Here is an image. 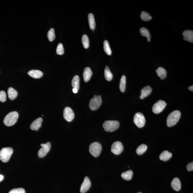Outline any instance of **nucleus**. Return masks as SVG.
I'll use <instances>...</instances> for the list:
<instances>
[{
    "instance_id": "f257e3e1",
    "label": "nucleus",
    "mask_w": 193,
    "mask_h": 193,
    "mask_svg": "<svg viewBox=\"0 0 193 193\" xmlns=\"http://www.w3.org/2000/svg\"><path fill=\"white\" fill-rule=\"evenodd\" d=\"M181 116V113L179 111H173L168 116L167 119V125L168 127H171L176 125L179 121Z\"/></svg>"
},
{
    "instance_id": "f03ea898",
    "label": "nucleus",
    "mask_w": 193,
    "mask_h": 193,
    "mask_svg": "<svg viewBox=\"0 0 193 193\" xmlns=\"http://www.w3.org/2000/svg\"><path fill=\"white\" fill-rule=\"evenodd\" d=\"M18 117L19 114L16 111L10 112L5 117L3 123L6 126H11L17 122Z\"/></svg>"
},
{
    "instance_id": "7ed1b4c3",
    "label": "nucleus",
    "mask_w": 193,
    "mask_h": 193,
    "mask_svg": "<svg viewBox=\"0 0 193 193\" xmlns=\"http://www.w3.org/2000/svg\"><path fill=\"white\" fill-rule=\"evenodd\" d=\"M119 125L118 121H106L103 123V127L106 131L112 132L118 128Z\"/></svg>"
},
{
    "instance_id": "20e7f679",
    "label": "nucleus",
    "mask_w": 193,
    "mask_h": 193,
    "mask_svg": "<svg viewBox=\"0 0 193 193\" xmlns=\"http://www.w3.org/2000/svg\"><path fill=\"white\" fill-rule=\"evenodd\" d=\"M13 153L11 148H6L1 149L0 151V160L3 162H6L10 159Z\"/></svg>"
},
{
    "instance_id": "39448f33",
    "label": "nucleus",
    "mask_w": 193,
    "mask_h": 193,
    "mask_svg": "<svg viewBox=\"0 0 193 193\" xmlns=\"http://www.w3.org/2000/svg\"><path fill=\"white\" fill-rule=\"evenodd\" d=\"M102 147L100 143L94 142L91 143L89 146V152L92 156L97 158L99 156L102 151Z\"/></svg>"
},
{
    "instance_id": "423d86ee",
    "label": "nucleus",
    "mask_w": 193,
    "mask_h": 193,
    "mask_svg": "<svg viewBox=\"0 0 193 193\" xmlns=\"http://www.w3.org/2000/svg\"><path fill=\"white\" fill-rule=\"evenodd\" d=\"M102 98L100 96L95 95L91 99L89 104L90 109L92 111H95L100 107L102 104Z\"/></svg>"
},
{
    "instance_id": "0eeeda50",
    "label": "nucleus",
    "mask_w": 193,
    "mask_h": 193,
    "mask_svg": "<svg viewBox=\"0 0 193 193\" xmlns=\"http://www.w3.org/2000/svg\"><path fill=\"white\" fill-rule=\"evenodd\" d=\"M134 122L138 128L143 127L145 124V119L143 114L140 112L136 114L134 116Z\"/></svg>"
},
{
    "instance_id": "6e6552de",
    "label": "nucleus",
    "mask_w": 193,
    "mask_h": 193,
    "mask_svg": "<svg viewBox=\"0 0 193 193\" xmlns=\"http://www.w3.org/2000/svg\"><path fill=\"white\" fill-rule=\"evenodd\" d=\"M166 105V103L164 101L160 100L154 104L153 107V111L155 114H158L161 113L164 109Z\"/></svg>"
},
{
    "instance_id": "1a4fd4ad",
    "label": "nucleus",
    "mask_w": 193,
    "mask_h": 193,
    "mask_svg": "<svg viewBox=\"0 0 193 193\" xmlns=\"http://www.w3.org/2000/svg\"><path fill=\"white\" fill-rule=\"evenodd\" d=\"M123 145L120 141L114 142L111 146V151L116 155H119L123 151Z\"/></svg>"
},
{
    "instance_id": "9d476101",
    "label": "nucleus",
    "mask_w": 193,
    "mask_h": 193,
    "mask_svg": "<svg viewBox=\"0 0 193 193\" xmlns=\"http://www.w3.org/2000/svg\"><path fill=\"white\" fill-rule=\"evenodd\" d=\"M41 146L42 148L39 150L38 156L40 158H42L45 157L50 151L51 148V144L50 142H47L45 144H41Z\"/></svg>"
},
{
    "instance_id": "9b49d317",
    "label": "nucleus",
    "mask_w": 193,
    "mask_h": 193,
    "mask_svg": "<svg viewBox=\"0 0 193 193\" xmlns=\"http://www.w3.org/2000/svg\"><path fill=\"white\" fill-rule=\"evenodd\" d=\"M63 117L67 121H72L75 117L74 113L72 109L70 107H65L63 111Z\"/></svg>"
},
{
    "instance_id": "f8f14e48",
    "label": "nucleus",
    "mask_w": 193,
    "mask_h": 193,
    "mask_svg": "<svg viewBox=\"0 0 193 193\" xmlns=\"http://www.w3.org/2000/svg\"><path fill=\"white\" fill-rule=\"evenodd\" d=\"M91 182L89 178L87 176L85 177L84 181L82 184L80 192L81 193H85L87 192L91 187Z\"/></svg>"
},
{
    "instance_id": "ddd939ff",
    "label": "nucleus",
    "mask_w": 193,
    "mask_h": 193,
    "mask_svg": "<svg viewBox=\"0 0 193 193\" xmlns=\"http://www.w3.org/2000/svg\"><path fill=\"white\" fill-rule=\"evenodd\" d=\"M42 121H43V119L41 117H39L35 119L31 124V129L33 130H38L39 128L41 126Z\"/></svg>"
},
{
    "instance_id": "4468645a",
    "label": "nucleus",
    "mask_w": 193,
    "mask_h": 193,
    "mask_svg": "<svg viewBox=\"0 0 193 193\" xmlns=\"http://www.w3.org/2000/svg\"><path fill=\"white\" fill-rule=\"evenodd\" d=\"M152 92V88L150 86L145 87L141 90V94L140 96V99H142L149 96Z\"/></svg>"
},
{
    "instance_id": "2eb2a0df",
    "label": "nucleus",
    "mask_w": 193,
    "mask_h": 193,
    "mask_svg": "<svg viewBox=\"0 0 193 193\" xmlns=\"http://www.w3.org/2000/svg\"><path fill=\"white\" fill-rule=\"evenodd\" d=\"M183 35L184 40L193 43V31L191 30H186L183 33Z\"/></svg>"
},
{
    "instance_id": "dca6fc26",
    "label": "nucleus",
    "mask_w": 193,
    "mask_h": 193,
    "mask_svg": "<svg viewBox=\"0 0 193 193\" xmlns=\"http://www.w3.org/2000/svg\"><path fill=\"white\" fill-rule=\"evenodd\" d=\"M92 75V72L90 68L89 67L85 68L83 73V77L85 82H88L90 79Z\"/></svg>"
},
{
    "instance_id": "f3484780",
    "label": "nucleus",
    "mask_w": 193,
    "mask_h": 193,
    "mask_svg": "<svg viewBox=\"0 0 193 193\" xmlns=\"http://www.w3.org/2000/svg\"><path fill=\"white\" fill-rule=\"evenodd\" d=\"M171 186L173 189L179 191L181 189V183L179 178L176 177L172 180L171 182Z\"/></svg>"
},
{
    "instance_id": "a211bd4d",
    "label": "nucleus",
    "mask_w": 193,
    "mask_h": 193,
    "mask_svg": "<svg viewBox=\"0 0 193 193\" xmlns=\"http://www.w3.org/2000/svg\"><path fill=\"white\" fill-rule=\"evenodd\" d=\"M29 76L32 77L36 78H40L42 77L43 75L42 72L38 70H32L29 71L28 73Z\"/></svg>"
},
{
    "instance_id": "6ab92c4d",
    "label": "nucleus",
    "mask_w": 193,
    "mask_h": 193,
    "mask_svg": "<svg viewBox=\"0 0 193 193\" xmlns=\"http://www.w3.org/2000/svg\"><path fill=\"white\" fill-rule=\"evenodd\" d=\"M172 157V154L171 153H170L167 150H165L160 155V159L162 161H166L170 159Z\"/></svg>"
},
{
    "instance_id": "aec40b11",
    "label": "nucleus",
    "mask_w": 193,
    "mask_h": 193,
    "mask_svg": "<svg viewBox=\"0 0 193 193\" xmlns=\"http://www.w3.org/2000/svg\"><path fill=\"white\" fill-rule=\"evenodd\" d=\"M156 72L157 75L162 80L166 78L167 73L165 68L159 67L156 70Z\"/></svg>"
},
{
    "instance_id": "412c9836",
    "label": "nucleus",
    "mask_w": 193,
    "mask_h": 193,
    "mask_svg": "<svg viewBox=\"0 0 193 193\" xmlns=\"http://www.w3.org/2000/svg\"><path fill=\"white\" fill-rule=\"evenodd\" d=\"M88 19L90 28L92 30H94L96 28V23L94 15L92 13H89L88 14Z\"/></svg>"
},
{
    "instance_id": "4be33fe9",
    "label": "nucleus",
    "mask_w": 193,
    "mask_h": 193,
    "mask_svg": "<svg viewBox=\"0 0 193 193\" xmlns=\"http://www.w3.org/2000/svg\"><path fill=\"white\" fill-rule=\"evenodd\" d=\"M8 94L9 99L11 100H13L17 97L18 92L13 88L9 87L8 89Z\"/></svg>"
},
{
    "instance_id": "5701e85b",
    "label": "nucleus",
    "mask_w": 193,
    "mask_h": 193,
    "mask_svg": "<svg viewBox=\"0 0 193 193\" xmlns=\"http://www.w3.org/2000/svg\"><path fill=\"white\" fill-rule=\"evenodd\" d=\"M140 31L142 36L146 37L148 41L150 42L151 37L149 31L148 29L144 27H142L140 29Z\"/></svg>"
},
{
    "instance_id": "b1692460",
    "label": "nucleus",
    "mask_w": 193,
    "mask_h": 193,
    "mask_svg": "<svg viewBox=\"0 0 193 193\" xmlns=\"http://www.w3.org/2000/svg\"><path fill=\"white\" fill-rule=\"evenodd\" d=\"M133 176V172L131 170L122 173L121 176L123 179L129 181L131 180Z\"/></svg>"
},
{
    "instance_id": "393cba45",
    "label": "nucleus",
    "mask_w": 193,
    "mask_h": 193,
    "mask_svg": "<svg viewBox=\"0 0 193 193\" xmlns=\"http://www.w3.org/2000/svg\"><path fill=\"white\" fill-rule=\"evenodd\" d=\"M104 77H105L106 79L109 81H111L113 77L109 67L107 66L105 67V70H104Z\"/></svg>"
},
{
    "instance_id": "a878e982",
    "label": "nucleus",
    "mask_w": 193,
    "mask_h": 193,
    "mask_svg": "<svg viewBox=\"0 0 193 193\" xmlns=\"http://www.w3.org/2000/svg\"><path fill=\"white\" fill-rule=\"evenodd\" d=\"M72 86L73 88H77L78 90L79 88V78L78 75L73 77L72 81Z\"/></svg>"
},
{
    "instance_id": "bb28decb",
    "label": "nucleus",
    "mask_w": 193,
    "mask_h": 193,
    "mask_svg": "<svg viewBox=\"0 0 193 193\" xmlns=\"http://www.w3.org/2000/svg\"><path fill=\"white\" fill-rule=\"evenodd\" d=\"M148 146L145 144H142L137 148L136 150V153L138 155H142L146 151Z\"/></svg>"
},
{
    "instance_id": "cd10ccee",
    "label": "nucleus",
    "mask_w": 193,
    "mask_h": 193,
    "mask_svg": "<svg viewBox=\"0 0 193 193\" xmlns=\"http://www.w3.org/2000/svg\"><path fill=\"white\" fill-rule=\"evenodd\" d=\"M140 18L142 20L147 22L151 20L152 17L150 14L145 11H142L140 14Z\"/></svg>"
},
{
    "instance_id": "c85d7f7f",
    "label": "nucleus",
    "mask_w": 193,
    "mask_h": 193,
    "mask_svg": "<svg viewBox=\"0 0 193 193\" xmlns=\"http://www.w3.org/2000/svg\"><path fill=\"white\" fill-rule=\"evenodd\" d=\"M104 52L107 55H111L112 54L110 46H109V42L107 40L104 41Z\"/></svg>"
},
{
    "instance_id": "c756f323",
    "label": "nucleus",
    "mask_w": 193,
    "mask_h": 193,
    "mask_svg": "<svg viewBox=\"0 0 193 193\" xmlns=\"http://www.w3.org/2000/svg\"><path fill=\"white\" fill-rule=\"evenodd\" d=\"M126 85V77L124 75L122 76L120 80V91L122 92H124L125 91Z\"/></svg>"
},
{
    "instance_id": "7c9ffc66",
    "label": "nucleus",
    "mask_w": 193,
    "mask_h": 193,
    "mask_svg": "<svg viewBox=\"0 0 193 193\" xmlns=\"http://www.w3.org/2000/svg\"><path fill=\"white\" fill-rule=\"evenodd\" d=\"M82 43L84 48L85 49L88 48V47H89V38H88L87 35H86V34L83 35L82 39Z\"/></svg>"
},
{
    "instance_id": "2f4dec72",
    "label": "nucleus",
    "mask_w": 193,
    "mask_h": 193,
    "mask_svg": "<svg viewBox=\"0 0 193 193\" xmlns=\"http://www.w3.org/2000/svg\"><path fill=\"white\" fill-rule=\"evenodd\" d=\"M47 37L48 40L50 42L53 41L55 38V30L53 28H52L49 30L47 33Z\"/></svg>"
},
{
    "instance_id": "473e14b6",
    "label": "nucleus",
    "mask_w": 193,
    "mask_h": 193,
    "mask_svg": "<svg viewBox=\"0 0 193 193\" xmlns=\"http://www.w3.org/2000/svg\"><path fill=\"white\" fill-rule=\"evenodd\" d=\"M56 53L57 55H62L64 53V49L62 44L60 43L57 46L56 49Z\"/></svg>"
},
{
    "instance_id": "72a5a7b5",
    "label": "nucleus",
    "mask_w": 193,
    "mask_h": 193,
    "mask_svg": "<svg viewBox=\"0 0 193 193\" xmlns=\"http://www.w3.org/2000/svg\"><path fill=\"white\" fill-rule=\"evenodd\" d=\"M9 193H26V191L23 188H19L11 189Z\"/></svg>"
},
{
    "instance_id": "f704fd0d",
    "label": "nucleus",
    "mask_w": 193,
    "mask_h": 193,
    "mask_svg": "<svg viewBox=\"0 0 193 193\" xmlns=\"http://www.w3.org/2000/svg\"><path fill=\"white\" fill-rule=\"evenodd\" d=\"M6 99V94L4 91H0V101L2 102H5Z\"/></svg>"
},
{
    "instance_id": "c9c22d12",
    "label": "nucleus",
    "mask_w": 193,
    "mask_h": 193,
    "mask_svg": "<svg viewBox=\"0 0 193 193\" xmlns=\"http://www.w3.org/2000/svg\"><path fill=\"white\" fill-rule=\"evenodd\" d=\"M187 170L188 171H193V162L188 163L187 165Z\"/></svg>"
},
{
    "instance_id": "e433bc0d",
    "label": "nucleus",
    "mask_w": 193,
    "mask_h": 193,
    "mask_svg": "<svg viewBox=\"0 0 193 193\" xmlns=\"http://www.w3.org/2000/svg\"><path fill=\"white\" fill-rule=\"evenodd\" d=\"M72 90L73 93H75V94H77L78 92V89L76 88H73Z\"/></svg>"
},
{
    "instance_id": "4c0bfd02",
    "label": "nucleus",
    "mask_w": 193,
    "mask_h": 193,
    "mask_svg": "<svg viewBox=\"0 0 193 193\" xmlns=\"http://www.w3.org/2000/svg\"><path fill=\"white\" fill-rule=\"evenodd\" d=\"M188 89H189V90L191 91H193V86H190L189 87H188Z\"/></svg>"
},
{
    "instance_id": "58836bf2",
    "label": "nucleus",
    "mask_w": 193,
    "mask_h": 193,
    "mask_svg": "<svg viewBox=\"0 0 193 193\" xmlns=\"http://www.w3.org/2000/svg\"><path fill=\"white\" fill-rule=\"evenodd\" d=\"M4 178V177L2 175H0V182Z\"/></svg>"
},
{
    "instance_id": "ea45409f",
    "label": "nucleus",
    "mask_w": 193,
    "mask_h": 193,
    "mask_svg": "<svg viewBox=\"0 0 193 193\" xmlns=\"http://www.w3.org/2000/svg\"><path fill=\"white\" fill-rule=\"evenodd\" d=\"M142 193L141 192H138V193Z\"/></svg>"
}]
</instances>
